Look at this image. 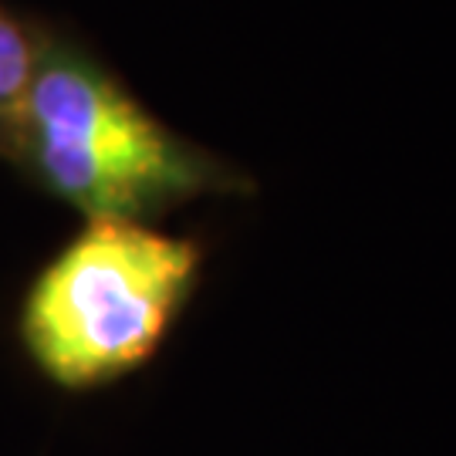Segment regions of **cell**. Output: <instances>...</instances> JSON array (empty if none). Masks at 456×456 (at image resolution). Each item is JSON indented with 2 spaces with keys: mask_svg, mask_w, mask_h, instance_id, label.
<instances>
[{
  "mask_svg": "<svg viewBox=\"0 0 456 456\" xmlns=\"http://www.w3.org/2000/svg\"><path fill=\"white\" fill-rule=\"evenodd\" d=\"M203 250L135 220H88L51 257L17 308V342L34 372L68 395L139 372L180 322Z\"/></svg>",
  "mask_w": 456,
  "mask_h": 456,
  "instance_id": "obj_1",
  "label": "cell"
},
{
  "mask_svg": "<svg viewBox=\"0 0 456 456\" xmlns=\"http://www.w3.org/2000/svg\"><path fill=\"white\" fill-rule=\"evenodd\" d=\"M11 156L88 220L142 224L237 183L156 122L88 54L54 41H41Z\"/></svg>",
  "mask_w": 456,
  "mask_h": 456,
  "instance_id": "obj_2",
  "label": "cell"
},
{
  "mask_svg": "<svg viewBox=\"0 0 456 456\" xmlns=\"http://www.w3.org/2000/svg\"><path fill=\"white\" fill-rule=\"evenodd\" d=\"M41 41L20 20L0 11V149L11 152L20 105L31 88Z\"/></svg>",
  "mask_w": 456,
  "mask_h": 456,
  "instance_id": "obj_3",
  "label": "cell"
}]
</instances>
